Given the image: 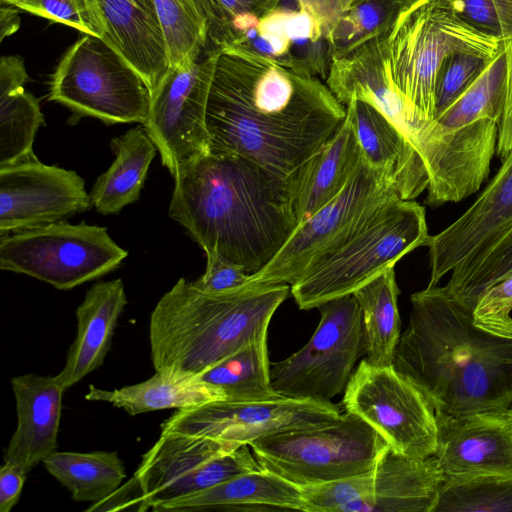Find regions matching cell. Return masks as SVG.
<instances>
[{
    "label": "cell",
    "mask_w": 512,
    "mask_h": 512,
    "mask_svg": "<svg viewBox=\"0 0 512 512\" xmlns=\"http://www.w3.org/2000/svg\"><path fill=\"white\" fill-rule=\"evenodd\" d=\"M489 62L468 52H457L444 60L436 79L435 118L471 85Z\"/></svg>",
    "instance_id": "ab89813d"
},
{
    "label": "cell",
    "mask_w": 512,
    "mask_h": 512,
    "mask_svg": "<svg viewBox=\"0 0 512 512\" xmlns=\"http://www.w3.org/2000/svg\"><path fill=\"white\" fill-rule=\"evenodd\" d=\"M9 0H0L1 5H7Z\"/></svg>",
    "instance_id": "681fc988"
},
{
    "label": "cell",
    "mask_w": 512,
    "mask_h": 512,
    "mask_svg": "<svg viewBox=\"0 0 512 512\" xmlns=\"http://www.w3.org/2000/svg\"><path fill=\"white\" fill-rule=\"evenodd\" d=\"M364 157L350 117L289 179L298 224L336 198L349 183Z\"/></svg>",
    "instance_id": "7402d4cb"
},
{
    "label": "cell",
    "mask_w": 512,
    "mask_h": 512,
    "mask_svg": "<svg viewBox=\"0 0 512 512\" xmlns=\"http://www.w3.org/2000/svg\"><path fill=\"white\" fill-rule=\"evenodd\" d=\"M506 74V54L502 48L471 85L435 119L453 128L484 118L500 123L506 100Z\"/></svg>",
    "instance_id": "d6a6232c"
},
{
    "label": "cell",
    "mask_w": 512,
    "mask_h": 512,
    "mask_svg": "<svg viewBox=\"0 0 512 512\" xmlns=\"http://www.w3.org/2000/svg\"><path fill=\"white\" fill-rule=\"evenodd\" d=\"M83 34L104 38L106 26L98 0H9L8 4Z\"/></svg>",
    "instance_id": "74e56055"
},
{
    "label": "cell",
    "mask_w": 512,
    "mask_h": 512,
    "mask_svg": "<svg viewBox=\"0 0 512 512\" xmlns=\"http://www.w3.org/2000/svg\"><path fill=\"white\" fill-rule=\"evenodd\" d=\"M217 55L207 46L195 60L168 67L151 91L143 126L172 176L209 153L206 108Z\"/></svg>",
    "instance_id": "5bb4252c"
},
{
    "label": "cell",
    "mask_w": 512,
    "mask_h": 512,
    "mask_svg": "<svg viewBox=\"0 0 512 512\" xmlns=\"http://www.w3.org/2000/svg\"><path fill=\"white\" fill-rule=\"evenodd\" d=\"M502 48L500 37L470 24L453 0H413L385 34L333 61L325 83L343 105L361 92L385 88L421 117L435 119L444 60L468 52L491 61Z\"/></svg>",
    "instance_id": "277c9868"
},
{
    "label": "cell",
    "mask_w": 512,
    "mask_h": 512,
    "mask_svg": "<svg viewBox=\"0 0 512 512\" xmlns=\"http://www.w3.org/2000/svg\"><path fill=\"white\" fill-rule=\"evenodd\" d=\"M85 399L103 401L130 415L163 409H186L208 402L224 400L225 394L205 382L199 374L175 367L156 369L146 381L105 390L91 385Z\"/></svg>",
    "instance_id": "484cf974"
},
{
    "label": "cell",
    "mask_w": 512,
    "mask_h": 512,
    "mask_svg": "<svg viewBox=\"0 0 512 512\" xmlns=\"http://www.w3.org/2000/svg\"><path fill=\"white\" fill-rule=\"evenodd\" d=\"M434 512H512V478L442 482Z\"/></svg>",
    "instance_id": "8d00e7d4"
},
{
    "label": "cell",
    "mask_w": 512,
    "mask_h": 512,
    "mask_svg": "<svg viewBox=\"0 0 512 512\" xmlns=\"http://www.w3.org/2000/svg\"><path fill=\"white\" fill-rule=\"evenodd\" d=\"M346 106L318 77L250 51L218 50L206 108L209 152L289 179L336 132Z\"/></svg>",
    "instance_id": "6da1fadb"
},
{
    "label": "cell",
    "mask_w": 512,
    "mask_h": 512,
    "mask_svg": "<svg viewBox=\"0 0 512 512\" xmlns=\"http://www.w3.org/2000/svg\"><path fill=\"white\" fill-rule=\"evenodd\" d=\"M17 427L4 453V462L29 473L56 451L64 389L56 376L33 373L14 376Z\"/></svg>",
    "instance_id": "d6986e66"
},
{
    "label": "cell",
    "mask_w": 512,
    "mask_h": 512,
    "mask_svg": "<svg viewBox=\"0 0 512 512\" xmlns=\"http://www.w3.org/2000/svg\"><path fill=\"white\" fill-rule=\"evenodd\" d=\"M205 272L193 284L210 293H222L246 285L249 275L244 268L217 251H207Z\"/></svg>",
    "instance_id": "b9f144b4"
},
{
    "label": "cell",
    "mask_w": 512,
    "mask_h": 512,
    "mask_svg": "<svg viewBox=\"0 0 512 512\" xmlns=\"http://www.w3.org/2000/svg\"><path fill=\"white\" fill-rule=\"evenodd\" d=\"M342 412L332 402L280 396L264 400H217L177 410L161 433L211 437L248 444L274 434L334 422Z\"/></svg>",
    "instance_id": "9a60e30c"
},
{
    "label": "cell",
    "mask_w": 512,
    "mask_h": 512,
    "mask_svg": "<svg viewBox=\"0 0 512 512\" xmlns=\"http://www.w3.org/2000/svg\"><path fill=\"white\" fill-rule=\"evenodd\" d=\"M319 324L297 352L271 363V385L279 395L321 402L344 392L357 361L366 355L359 304L353 294L318 307Z\"/></svg>",
    "instance_id": "8fae6325"
},
{
    "label": "cell",
    "mask_w": 512,
    "mask_h": 512,
    "mask_svg": "<svg viewBox=\"0 0 512 512\" xmlns=\"http://www.w3.org/2000/svg\"><path fill=\"white\" fill-rule=\"evenodd\" d=\"M268 334L263 335L199 374L229 400L278 398L271 385Z\"/></svg>",
    "instance_id": "4dcf8cb0"
},
{
    "label": "cell",
    "mask_w": 512,
    "mask_h": 512,
    "mask_svg": "<svg viewBox=\"0 0 512 512\" xmlns=\"http://www.w3.org/2000/svg\"><path fill=\"white\" fill-rule=\"evenodd\" d=\"M429 238L425 208L395 196L353 237L311 265L290 286V294L302 310L353 294L406 254L427 246Z\"/></svg>",
    "instance_id": "8992f818"
},
{
    "label": "cell",
    "mask_w": 512,
    "mask_h": 512,
    "mask_svg": "<svg viewBox=\"0 0 512 512\" xmlns=\"http://www.w3.org/2000/svg\"><path fill=\"white\" fill-rule=\"evenodd\" d=\"M127 297L121 279L97 281L76 309L77 335L56 376L64 390L98 369L110 349Z\"/></svg>",
    "instance_id": "603a6c76"
},
{
    "label": "cell",
    "mask_w": 512,
    "mask_h": 512,
    "mask_svg": "<svg viewBox=\"0 0 512 512\" xmlns=\"http://www.w3.org/2000/svg\"><path fill=\"white\" fill-rule=\"evenodd\" d=\"M28 80L22 57L11 55L1 58L0 167L35 155V135L45 125L39 99L25 89Z\"/></svg>",
    "instance_id": "4316f807"
},
{
    "label": "cell",
    "mask_w": 512,
    "mask_h": 512,
    "mask_svg": "<svg viewBox=\"0 0 512 512\" xmlns=\"http://www.w3.org/2000/svg\"><path fill=\"white\" fill-rule=\"evenodd\" d=\"M345 106L364 160L385 172L398 196L414 200L427 189L424 161L404 134L367 101L353 98Z\"/></svg>",
    "instance_id": "ffe728a7"
},
{
    "label": "cell",
    "mask_w": 512,
    "mask_h": 512,
    "mask_svg": "<svg viewBox=\"0 0 512 512\" xmlns=\"http://www.w3.org/2000/svg\"><path fill=\"white\" fill-rule=\"evenodd\" d=\"M353 1L354 0H298L304 8L311 11L321 21L328 39L336 23Z\"/></svg>",
    "instance_id": "bcb514c9"
},
{
    "label": "cell",
    "mask_w": 512,
    "mask_h": 512,
    "mask_svg": "<svg viewBox=\"0 0 512 512\" xmlns=\"http://www.w3.org/2000/svg\"><path fill=\"white\" fill-rule=\"evenodd\" d=\"M260 467L299 487L371 471L388 447L359 416L274 434L249 443Z\"/></svg>",
    "instance_id": "ba28073f"
},
{
    "label": "cell",
    "mask_w": 512,
    "mask_h": 512,
    "mask_svg": "<svg viewBox=\"0 0 512 512\" xmlns=\"http://www.w3.org/2000/svg\"><path fill=\"white\" fill-rule=\"evenodd\" d=\"M289 294L288 284L245 285L210 293L180 278L150 316L155 370L175 367L201 374L268 334L272 316Z\"/></svg>",
    "instance_id": "5b68a950"
},
{
    "label": "cell",
    "mask_w": 512,
    "mask_h": 512,
    "mask_svg": "<svg viewBox=\"0 0 512 512\" xmlns=\"http://www.w3.org/2000/svg\"><path fill=\"white\" fill-rule=\"evenodd\" d=\"M342 406L370 425L394 451L416 458L436 453L435 409L393 365L374 366L361 360L344 390Z\"/></svg>",
    "instance_id": "7c38bea8"
},
{
    "label": "cell",
    "mask_w": 512,
    "mask_h": 512,
    "mask_svg": "<svg viewBox=\"0 0 512 512\" xmlns=\"http://www.w3.org/2000/svg\"><path fill=\"white\" fill-rule=\"evenodd\" d=\"M395 266L390 267L357 291L366 337L365 360L374 366L392 365L401 336Z\"/></svg>",
    "instance_id": "f1b7e54d"
},
{
    "label": "cell",
    "mask_w": 512,
    "mask_h": 512,
    "mask_svg": "<svg viewBox=\"0 0 512 512\" xmlns=\"http://www.w3.org/2000/svg\"><path fill=\"white\" fill-rule=\"evenodd\" d=\"M512 274L488 288L473 309L474 324L492 334L512 338Z\"/></svg>",
    "instance_id": "60d3db41"
},
{
    "label": "cell",
    "mask_w": 512,
    "mask_h": 512,
    "mask_svg": "<svg viewBox=\"0 0 512 512\" xmlns=\"http://www.w3.org/2000/svg\"><path fill=\"white\" fill-rule=\"evenodd\" d=\"M104 40L143 76L152 91L168 69L165 40L154 0H98Z\"/></svg>",
    "instance_id": "d4e9b609"
},
{
    "label": "cell",
    "mask_w": 512,
    "mask_h": 512,
    "mask_svg": "<svg viewBox=\"0 0 512 512\" xmlns=\"http://www.w3.org/2000/svg\"><path fill=\"white\" fill-rule=\"evenodd\" d=\"M110 145L115 160L97 178L89 193L93 207L103 215L118 214L139 199L157 151L142 124L113 138Z\"/></svg>",
    "instance_id": "83f0119b"
},
{
    "label": "cell",
    "mask_w": 512,
    "mask_h": 512,
    "mask_svg": "<svg viewBox=\"0 0 512 512\" xmlns=\"http://www.w3.org/2000/svg\"><path fill=\"white\" fill-rule=\"evenodd\" d=\"M512 274V226L477 261L451 271L444 286L455 301L473 311L481 295Z\"/></svg>",
    "instance_id": "e575fe53"
},
{
    "label": "cell",
    "mask_w": 512,
    "mask_h": 512,
    "mask_svg": "<svg viewBox=\"0 0 512 512\" xmlns=\"http://www.w3.org/2000/svg\"><path fill=\"white\" fill-rule=\"evenodd\" d=\"M507 412H508V415H509V418H510V422H511V426H512V406H510L507 409Z\"/></svg>",
    "instance_id": "c3c4849f"
},
{
    "label": "cell",
    "mask_w": 512,
    "mask_h": 512,
    "mask_svg": "<svg viewBox=\"0 0 512 512\" xmlns=\"http://www.w3.org/2000/svg\"><path fill=\"white\" fill-rule=\"evenodd\" d=\"M371 473L369 496L350 512H434L443 482L434 455L410 457L388 446Z\"/></svg>",
    "instance_id": "44dd1931"
},
{
    "label": "cell",
    "mask_w": 512,
    "mask_h": 512,
    "mask_svg": "<svg viewBox=\"0 0 512 512\" xmlns=\"http://www.w3.org/2000/svg\"><path fill=\"white\" fill-rule=\"evenodd\" d=\"M436 457L443 482L512 478V426L507 410L453 418L437 415Z\"/></svg>",
    "instance_id": "ac0fdd59"
},
{
    "label": "cell",
    "mask_w": 512,
    "mask_h": 512,
    "mask_svg": "<svg viewBox=\"0 0 512 512\" xmlns=\"http://www.w3.org/2000/svg\"><path fill=\"white\" fill-rule=\"evenodd\" d=\"M208 31V46L230 47L257 19L275 10L281 0H196Z\"/></svg>",
    "instance_id": "d590c367"
},
{
    "label": "cell",
    "mask_w": 512,
    "mask_h": 512,
    "mask_svg": "<svg viewBox=\"0 0 512 512\" xmlns=\"http://www.w3.org/2000/svg\"><path fill=\"white\" fill-rule=\"evenodd\" d=\"M168 67L195 60L208 46L207 24L196 0H154Z\"/></svg>",
    "instance_id": "836d02e7"
},
{
    "label": "cell",
    "mask_w": 512,
    "mask_h": 512,
    "mask_svg": "<svg viewBox=\"0 0 512 512\" xmlns=\"http://www.w3.org/2000/svg\"><path fill=\"white\" fill-rule=\"evenodd\" d=\"M413 0H354L329 36L331 61L345 58L385 34Z\"/></svg>",
    "instance_id": "1f68e13d"
},
{
    "label": "cell",
    "mask_w": 512,
    "mask_h": 512,
    "mask_svg": "<svg viewBox=\"0 0 512 512\" xmlns=\"http://www.w3.org/2000/svg\"><path fill=\"white\" fill-rule=\"evenodd\" d=\"M512 226V148L475 202L452 224L430 236L428 286L454 268L480 259Z\"/></svg>",
    "instance_id": "e0dca14e"
},
{
    "label": "cell",
    "mask_w": 512,
    "mask_h": 512,
    "mask_svg": "<svg viewBox=\"0 0 512 512\" xmlns=\"http://www.w3.org/2000/svg\"><path fill=\"white\" fill-rule=\"evenodd\" d=\"M504 48V47H503ZM507 62L506 100L498 128L496 154L504 159L512 148V50L504 49Z\"/></svg>",
    "instance_id": "f6af8a7d"
},
{
    "label": "cell",
    "mask_w": 512,
    "mask_h": 512,
    "mask_svg": "<svg viewBox=\"0 0 512 512\" xmlns=\"http://www.w3.org/2000/svg\"><path fill=\"white\" fill-rule=\"evenodd\" d=\"M168 213L204 250L248 274L265 267L298 225L283 179L236 154L206 153L173 176Z\"/></svg>",
    "instance_id": "3957f363"
},
{
    "label": "cell",
    "mask_w": 512,
    "mask_h": 512,
    "mask_svg": "<svg viewBox=\"0 0 512 512\" xmlns=\"http://www.w3.org/2000/svg\"><path fill=\"white\" fill-rule=\"evenodd\" d=\"M18 465L5 463L0 469V511L10 512L18 503L26 479Z\"/></svg>",
    "instance_id": "ee69618b"
},
{
    "label": "cell",
    "mask_w": 512,
    "mask_h": 512,
    "mask_svg": "<svg viewBox=\"0 0 512 512\" xmlns=\"http://www.w3.org/2000/svg\"><path fill=\"white\" fill-rule=\"evenodd\" d=\"M127 509L136 511L148 510L142 487L135 475L124 485H120L105 499L92 503L86 511H118Z\"/></svg>",
    "instance_id": "7bdbcfd3"
},
{
    "label": "cell",
    "mask_w": 512,
    "mask_h": 512,
    "mask_svg": "<svg viewBox=\"0 0 512 512\" xmlns=\"http://www.w3.org/2000/svg\"><path fill=\"white\" fill-rule=\"evenodd\" d=\"M409 322L392 365L453 418L512 406V338L474 324L473 311L427 286L410 297Z\"/></svg>",
    "instance_id": "7a4b0ae2"
},
{
    "label": "cell",
    "mask_w": 512,
    "mask_h": 512,
    "mask_svg": "<svg viewBox=\"0 0 512 512\" xmlns=\"http://www.w3.org/2000/svg\"><path fill=\"white\" fill-rule=\"evenodd\" d=\"M48 100L78 117L107 125L144 124L151 90L143 76L103 38L83 34L63 54L50 77Z\"/></svg>",
    "instance_id": "52a82bcc"
},
{
    "label": "cell",
    "mask_w": 512,
    "mask_h": 512,
    "mask_svg": "<svg viewBox=\"0 0 512 512\" xmlns=\"http://www.w3.org/2000/svg\"><path fill=\"white\" fill-rule=\"evenodd\" d=\"M398 196L384 171L364 159L343 191L300 222L274 258L246 285L294 284L323 256L353 237L383 204Z\"/></svg>",
    "instance_id": "30bf717a"
},
{
    "label": "cell",
    "mask_w": 512,
    "mask_h": 512,
    "mask_svg": "<svg viewBox=\"0 0 512 512\" xmlns=\"http://www.w3.org/2000/svg\"><path fill=\"white\" fill-rule=\"evenodd\" d=\"M13 6L1 5L0 8V41L16 33L20 27L18 11Z\"/></svg>",
    "instance_id": "7dc6e473"
},
{
    "label": "cell",
    "mask_w": 512,
    "mask_h": 512,
    "mask_svg": "<svg viewBox=\"0 0 512 512\" xmlns=\"http://www.w3.org/2000/svg\"><path fill=\"white\" fill-rule=\"evenodd\" d=\"M156 512L276 511L306 512L301 487L263 469L243 473L205 490L156 506Z\"/></svg>",
    "instance_id": "cb8c5ba5"
},
{
    "label": "cell",
    "mask_w": 512,
    "mask_h": 512,
    "mask_svg": "<svg viewBox=\"0 0 512 512\" xmlns=\"http://www.w3.org/2000/svg\"><path fill=\"white\" fill-rule=\"evenodd\" d=\"M42 463L70 491L72 499L78 502L101 501L126 478L124 463L116 451H55Z\"/></svg>",
    "instance_id": "f546056e"
},
{
    "label": "cell",
    "mask_w": 512,
    "mask_h": 512,
    "mask_svg": "<svg viewBox=\"0 0 512 512\" xmlns=\"http://www.w3.org/2000/svg\"><path fill=\"white\" fill-rule=\"evenodd\" d=\"M262 469L248 444L211 437L161 433L134 475L148 509L237 475Z\"/></svg>",
    "instance_id": "4fadbf2b"
},
{
    "label": "cell",
    "mask_w": 512,
    "mask_h": 512,
    "mask_svg": "<svg viewBox=\"0 0 512 512\" xmlns=\"http://www.w3.org/2000/svg\"><path fill=\"white\" fill-rule=\"evenodd\" d=\"M85 181L35 155L0 167V235L62 221L92 208Z\"/></svg>",
    "instance_id": "2e32d148"
},
{
    "label": "cell",
    "mask_w": 512,
    "mask_h": 512,
    "mask_svg": "<svg viewBox=\"0 0 512 512\" xmlns=\"http://www.w3.org/2000/svg\"><path fill=\"white\" fill-rule=\"evenodd\" d=\"M128 256L106 227L65 220L0 238V269L68 290L114 271Z\"/></svg>",
    "instance_id": "9c48e42d"
},
{
    "label": "cell",
    "mask_w": 512,
    "mask_h": 512,
    "mask_svg": "<svg viewBox=\"0 0 512 512\" xmlns=\"http://www.w3.org/2000/svg\"><path fill=\"white\" fill-rule=\"evenodd\" d=\"M371 471L335 481L302 486L306 512H350L354 505L369 496L372 486Z\"/></svg>",
    "instance_id": "f35d334b"
}]
</instances>
